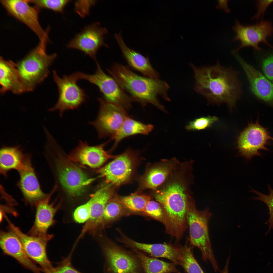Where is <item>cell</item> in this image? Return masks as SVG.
Wrapping results in <instances>:
<instances>
[{
	"mask_svg": "<svg viewBox=\"0 0 273 273\" xmlns=\"http://www.w3.org/2000/svg\"><path fill=\"white\" fill-rule=\"evenodd\" d=\"M178 265L187 273H204L195 258L190 247L187 244L181 246Z\"/></svg>",
	"mask_w": 273,
	"mask_h": 273,
	"instance_id": "obj_30",
	"label": "cell"
},
{
	"mask_svg": "<svg viewBox=\"0 0 273 273\" xmlns=\"http://www.w3.org/2000/svg\"><path fill=\"white\" fill-rule=\"evenodd\" d=\"M91 202L90 199L87 202L77 207L73 214L74 219L76 222H86L89 219L91 213Z\"/></svg>",
	"mask_w": 273,
	"mask_h": 273,
	"instance_id": "obj_36",
	"label": "cell"
},
{
	"mask_svg": "<svg viewBox=\"0 0 273 273\" xmlns=\"http://www.w3.org/2000/svg\"><path fill=\"white\" fill-rule=\"evenodd\" d=\"M115 186L110 184L101 188L90 199L91 202L90 217L85 222L80 235L82 237L87 233L94 234L101 225L105 206L114 195Z\"/></svg>",
	"mask_w": 273,
	"mask_h": 273,
	"instance_id": "obj_18",
	"label": "cell"
},
{
	"mask_svg": "<svg viewBox=\"0 0 273 273\" xmlns=\"http://www.w3.org/2000/svg\"><path fill=\"white\" fill-rule=\"evenodd\" d=\"M56 190L53 189L45 198L37 203L34 224L28 233L29 235L50 240L52 235L47 234V231L53 224L54 217L58 208L50 201L52 195Z\"/></svg>",
	"mask_w": 273,
	"mask_h": 273,
	"instance_id": "obj_20",
	"label": "cell"
},
{
	"mask_svg": "<svg viewBox=\"0 0 273 273\" xmlns=\"http://www.w3.org/2000/svg\"><path fill=\"white\" fill-rule=\"evenodd\" d=\"M154 128L153 125L145 124L128 116L115 135L111 139L114 142L112 149L115 148L123 139L138 134L147 135Z\"/></svg>",
	"mask_w": 273,
	"mask_h": 273,
	"instance_id": "obj_26",
	"label": "cell"
},
{
	"mask_svg": "<svg viewBox=\"0 0 273 273\" xmlns=\"http://www.w3.org/2000/svg\"><path fill=\"white\" fill-rule=\"evenodd\" d=\"M114 37L123 55L129 66L145 77L159 79V73L152 66L148 57L129 48L125 43L121 33H115Z\"/></svg>",
	"mask_w": 273,
	"mask_h": 273,
	"instance_id": "obj_23",
	"label": "cell"
},
{
	"mask_svg": "<svg viewBox=\"0 0 273 273\" xmlns=\"http://www.w3.org/2000/svg\"><path fill=\"white\" fill-rule=\"evenodd\" d=\"M31 156L24 153L19 146L2 147L0 151V174L6 178L10 171L21 169Z\"/></svg>",
	"mask_w": 273,
	"mask_h": 273,
	"instance_id": "obj_25",
	"label": "cell"
},
{
	"mask_svg": "<svg viewBox=\"0 0 273 273\" xmlns=\"http://www.w3.org/2000/svg\"><path fill=\"white\" fill-rule=\"evenodd\" d=\"M230 257L227 259L225 266L222 271H220L221 273H228V266Z\"/></svg>",
	"mask_w": 273,
	"mask_h": 273,
	"instance_id": "obj_40",
	"label": "cell"
},
{
	"mask_svg": "<svg viewBox=\"0 0 273 273\" xmlns=\"http://www.w3.org/2000/svg\"><path fill=\"white\" fill-rule=\"evenodd\" d=\"M268 188L269 193L268 195H265L255 190L252 188L251 191L256 194L257 196L253 197V198L255 200H260L263 202L267 206L269 210V219L265 224H269V229L266 234L268 233L270 230L273 229V189L268 185Z\"/></svg>",
	"mask_w": 273,
	"mask_h": 273,
	"instance_id": "obj_32",
	"label": "cell"
},
{
	"mask_svg": "<svg viewBox=\"0 0 273 273\" xmlns=\"http://www.w3.org/2000/svg\"><path fill=\"white\" fill-rule=\"evenodd\" d=\"M263 69L265 76L273 83V54L269 56L264 61Z\"/></svg>",
	"mask_w": 273,
	"mask_h": 273,
	"instance_id": "obj_37",
	"label": "cell"
},
{
	"mask_svg": "<svg viewBox=\"0 0 273 273\" xmlns=\"http://www.w3.org/2000/svg\"><path fill=\"white\" fill-rule=\"evenodd\" d=\"M273 3V0H260L258 2V11L253 18L259 19L263 16L268 6Z\"/></svg>",
	"mask_w": 273,
	"mask_h": 273,
	"instance_id": "obj_38",
	"label": "cell"
},
{
	"mask_svg": "<svg viewBox=\"0 0 273 273\" xmlns=\"http://www.w3.org/2000/svg\"><path fill=\"white\" fill-rule=\"evenodd\" d=\"M0 92L2 94L11 91L15 94L24 91L15 63L12 61L0 58Z\"/></svg>",
	"mask_w": 273,
	"mask_h": 273,
	"instance_id": "obj_24",
	"label": "cell"
},
{
	"mask_svg": "<svg viewBox=\"0 0 273 273\" xmlns=\"http://www.w3.org/2000/svg\"><path fill=\"white\" fill-rule=\"evenodd\" d=\"M60 150L56 142L47 145L43 153L46 160L67 193L72 196H79L93 179L68 158L63 157Z\"/></svg>",
	"mask_w": 273,
	"mask_h": 273,
	"instance_id": "obj_3",
	"label": "cell"
},
{
	"mask_svg": "<svg viewBox=\"0 0 273 273\" xmlns=\"http://www.w3.org/2000/svg\"><path fill=\"white\" fill-rule=\"evenodd\" d=\"M232 53L245 72L253 93L264 101L273 102V83L245 62L235 51H232Z\"/></svg>",
	"mask_w": 273,
	"mask_h": 273,
	"instance_id": "obj_22",
	"label": "cell"
},
{
	"mask_svg": "<svg viewBox=\"0 0 273 273\" xmlns=\"http://www.w3.org/2000/svg\"><path fill=\"white\" fill-rule=\"evenodd\" d=\"M233 29L236 33V35L232 41L239 40L241 41L240 44L235 50L236 52L242 48L247 46L260 50L258 44L261 42L272 47L266 40L273 33V27L269 21L262 20L255 25H243L236 19Z\"/></svg>",
	"mask_w": 273,
	"mask_h": 273,
	"instance_id": "obj_12",
	"label": "cell"
},
{
	"mask_svg": "<svg viewBox=\"0 0 273 273\" xmlns=\"http://www.w3.org/2000/svg\"><path fill=\"white\" fill-rule=\"evenodd\" d=\"M53 77L58 87L59 96L55 105L49 110L50 111L58 110L62 117L64 112L69 110L77 109L85 101L84 90L77 84V80L74 73L60 77L55 70Z\"/></svg>",
	"mask_w": 273,
	"mask_h": 273,
	"instance_id": "obj_8",
	"label": "cell"
},
{
	"mask_svg": "<svg viewBox=\"0 0 273 273\" xmlns=\"http://www.w3.org/2000/svg\"><path fill=\"white\" fill-rule=\"evenodd\" d=\"M6 218L11 231L20 240L27 256L40 266L43 272L47 273L53 267L48 257L46 252L47 244L50 240L25 234L7 218Z\"/></svg>",
	"mask_w": 273,
	"mask_h": 273,
	"instance_id": "obj_15",
	"label": "cell"
},
{
	"mask_svg": "<svg viewBox=\"0 0 273 273\" xmlns=\"http://www.w3.org/2000/svg\"><path fill=\"white\" fill-rule=\"evenodd\" d=\"M95 146H90L87 142L79 140L78 146L71 152L69 159L72 162L87 165L93 168L100 167L108 160L117 156L110 154L104 149L110 141Z\"/></svg>",
	"mask_w": 273,
	"mask_h": 273,
	"instance_id": "obj_16",
	"label": "cell"
},
{
	"mask_svg": "<svg viewBox=\"0 0 273 273\" xmlns=\"http://www.w3.org/2000/svg\"><path fill=\"white\" fill-rule=\"evenodd\" d=\"M96 62L97 69L94 74H88L80 72L75 73L78 80H85L97 86L103 98L106 101L126 111L129 109L133 101L131 97L125 92L112 77L106 74Z\"/></svg>",
	"mask_w": 273,
	"mask_h": 273,
	"instance_id": "obj_7",
	"label": "cell"
},
{
	"mask_svg": "<svg viewBox=\"0 0 273 273\" xmlns=\"http://www.w3.org/2000/svg\"><path fill=\"white\" fill-rule=\"evenodd\" d=\"M104 262V273H144L141 262L134 252L110 241L101 245Z\"/></svg>",
	"mask_w": 273,
	"mask_h": 273,
	"instance_id": "obj_6",
	"label": "cell"
},
{
	"mask_svg": "<svg viewBox=\"0 0 273 273\" xmlns=\"http://www.w3.org/2000/svg\"><path fill=\"white\" fill-rule=\"evenodd\" d=\"M187 221L189 229L190 245L198 248L201 252L203 259L209 260L215 271L219 269L212 248L209 238L208 223L212 214L209 208L200 211L196 208L194 199L188 203L187 212Z\"/></svg>",
	"mask_w": 273,
	"mask_h": 273,
	"instance_id": "obj_5",
	"label": "cell"
},
{
	"mask_svg": "<svg viewBox=\"0 0 273 273\" xmlns=\"http://www.w3.org/2000/svg\"><path fill=\"white\" fill-rule=\"evenodd\" d=\"M218 1V4L217 6V7L223 9L225 11L229 12L230 11V10L228 7L227 5V1Z\"/></svg>",
	"mask_w": 273,
	"mask_h": 273,
	"instance_id": "obj_39",
	"label": "cell"
},
{
	"mask_svg": "<svg viewBox=\"0 0 273 273\" xmlns=\"http://www.w3.org/2000/svg\"><path fill=\"white\" fill-rule=\"evenodd\" d=\"M119 197L127 210L134 212L143 213L146 205L151 198L150 196L140 192Z\"/></svg>",
	"mask_w": 273,
	"mask_h": 273,
	"instance_id": "obj_29",
	"label": "cell"
},
{
	"mask_svg": "<svg viewBox=\"0 0 273 273\" xmlns=\"http://www.w3.org/2000/svg\"><path fill=\"white\" fill-rule=\"evenodd\" d=\"M100 104L99 113L96 119L90 122L96 130L98 138H111L116 134L128 116L126 110L103 98L98 99Z\"/></svg>",
	"mask_w": 273,
	"mask_h": 273,
	"instance_id": "obj_9",
	"label": "cell"
},
{
	"mask_svg": "<svg viewBox=\"0 0 273 273\" xmlns=\"http://www.w3.org/2000/svg\"><path fill=\"white\" fill-rule=\"evenodd\" d=\"M216 117L208 116L196 118L190 121L186 127L188 131L200 130L211 127L218 120Z\"/></svg>",
	"mask_w": 273,
	"mask_h": 273,
	"instance_id": "obj_33",
	"label": "cell"
},
{
	"mask_svg": "<svg viewBox=\"0 0 273 273\" xmlns=\"http://www.w3.org/2000/svg\"><path fill=\"white\" fill-rule=\"evenodd\" d=\"M72 250L66 257H62L61 261L56 266L53 267L47 273H82L75 268L72 265L71 258L74 251Z\"/></svg>",
	"mask_w": 273,
	"mask_h": 273,
	"instance_id": "obj_35",
	"label": "cell"
},
{
	"mask_svg": "<svg viewBox=\"0 0 273 273\" xmlns=\"http://www.w3.org/2000/svg\"><path fill=\"white\" fill-rule=\"evenodd\" d=\"M190 65L196 81L194 90L205 97L209 103H225L230 108L235 107L242 93L239 72L223 66L218 60L212 66L199 67L192 63Z\"/></svg>",
	"mask_w": 273,
	"mask_h": 273,
	"instance_id": "obj_1",
	"label": "cell"
},
{
	"mask_svg": "<svg viewBox=\"0 0 273 273\" xmlns=\"http://www.w3.org/2000/svg\"><path fill=\"white\" fill-rule=\"evenodd\" d=\"M179 162L176 158L174 157L162 159L150 164L141 178V188L155 191L165 181Z\"/></svg>",
	"mask_w": 273,
	"mask_h": 273,
	"instance_id": "obj_21",
	"label": "cell"
},
{
	"mask_svg": "<svg viewBox=\"0 0 273 273\" xmlns=\"http://www.w3.org/2000/svg\"><path fill=\"white\" fill-rule=\"evenodd\" d=\"M100 25L99 23L95 22L85 27L69 42L67 47L83 52L97 62L96 55L98 49L103 46L108 47L105 43L103 38L107 30Z\"/></svg>",
	"mask_w": 273,
	"mask_h": 273,
	"instance_id": "obj_14",
	"label": "cell"
},
{
	"mask_svg": "<svg viewBox=\"0 0 273 273\" xmlns=\"http://www.w3.org/2000/svg\"><path fill=\"white\" fill-rule=\"evenodd\" d=\"M141 262L144 273H181L173 263L165 262L156 258L148 256L146 254L132 249Z\"/></svg>",
	"mask_w": 273,
	"mask_h": 273,
	"instance_id": "obj_27",
	"label": "cell"
},
{
	"mask_svg": "<svg viewBox=\"0 0 273 273\" xmlns=\"http://www.w3.org/2000/svg\"><path fill=\"white\" fill-rule=\"evenodd\" d=\"M40 10L46 9L62 13L65 7L71 1L67 0H27Z\"/></svg>",
	"mask_w": 273,
	"mask_h": 273,
	"instance_id": "obj_31",
	"label": "cell"
},
{
	"mask_svg": "<svg viewBox=\"0 0 273 273\" xmlns=\"http://www.w3.org/2000/svg\"><path fill=\"white\" fill-rule=\"evenodd\" d=\"M0 2L9 14L26 25L37 35L39 41L48 37L50 28L44 31L39 23V10L31 6L27 0H1Z\"/></svg>",
	"mask_w": 273,
	"mask_h": 273,
	"instance_id": "obj_11",
	"label": "cell"
},
{
	"mask_svg": "<svg viewBox=\"0 0 273 273\" xmlns=\"http://www.w3.org/2000/svg\"><path fill=\"white\" fill-rule=\"evenodd\" d=\"M143 213L146 215L164 224V212L161 205L158 202L150 200L146 205Z\"/></svg>",
	"mask_w": 273,
	"mask_h": 273,
	"instance_id": "obj_34",
	"label": "cell"
},
{
	"mask_svg": "<svg viewBox=\"0 0 273 273\" xmlns=\"http://www.w3.org/2000/svg\"><path fill=\"white\" fill-rule=\"evenodd\" d=\"M49 41L48 39L39 41L36 47L15 63L25 92L33 90L49 75V67L57 57L55 53H46Z\"/></svg>",
	"mask_w": 273,
	"mask_h": 273,
	"instance_id": "obj_4",
	"label": "cell"
},
{
	"mask_svg": "<svg viewBox=\"0 0 273 273\" xmlns=\"http://www.w3.org/2000/svg\"><path fill=\"white\" fill-rule=\"evenodd\" d=\"M137 157L135 152L127 149L99 169L97 172L105 178L107 183L119 186L127 182L131 178L136 165Z\"/></svg>",
	"mask_w": 273,
	"mask_h": 273,
	"instance_id": "obj_10",
	"label": "cell"
},
{
	"mask_svg": "<svg viewBox=\"0 0 273 273\" xmlns=\"http://www.w3.org/2000/svg\"><path fill=\"white\" fill-rule=\"evenodd\" d=\"M127 210L119 196L114 195L105 206L101 226H104L123 216L125 214Z\"/></svg>",
	"mask_w": 273,
	"mask_h": 273,
	"instance_id": "obj_28",
	"label": "cell"
},
{
	"mask_svg": "<svg viewBox=\"0 0 273 273\" xmlns=\"http://www.w3.org/2000/svg\"><path fill=\"white\" fill-rule=\"evenodd\" d=\"M271 140H273V138L258 121L249 123L238 138V148L239 153L241 155L248 159L255 155L260 156L259 150H267L265 145Z\"/></svg>",
	"mask_w": 273,
	"mask_h": 273,
	"instance_id": "obj_13",
	"label": "cell"
},
{
	"mask_svg": "<svg viewBox=\"0 0 273 273\" xmlns=\"http://www.w3.org/2000/svg\"><path fill=\"white\" fill-rule=\"evenodd\" d=\"M107 70L121 87L129 93L133 101L145 106L150 103L165 111L159 102V96L169 101L168 92L169 86L165 81L137 74L128 66L116 63Z\"/></svg>",
	"mask_w": 273,
	"mask_h": 273,
	"instance_id": "obj_2",
	"label": "cell"
},
{
	"mask_svg": "<svg viewBox=\"0 0 273 273\" xmlns=\"http://www.w3.org/2000/svg\"><path fill=\"white\" fill-rule=\"evenodd\" d=\"M17 171L19 178L16 186L26 202L35 205L48 196L49 194L44 193L41 188L31 158L23 168Z\"/></svg>",
	"mask_w": 273,
	"mask_h": 273,
	"instance_id": "obj_17",
	"label": "cell"
},
{
	"mask_svg": "<svg viewBox=\"0 0 273 273\" xmlns=\"http://www.w3.org/2000/svg\"><path fill=\"white\" fill-rule=\"evenodd\" d=\"M0 245L5 254L14 258L27 269L34 273H42L43 271L28 257L20 239L12 231H1Z\"/></svg>",
	"mask_w": 273,
	"mask_h": 273,
	"instance_id": "obj_19",
	"label": "cell"
}]
</instances>
